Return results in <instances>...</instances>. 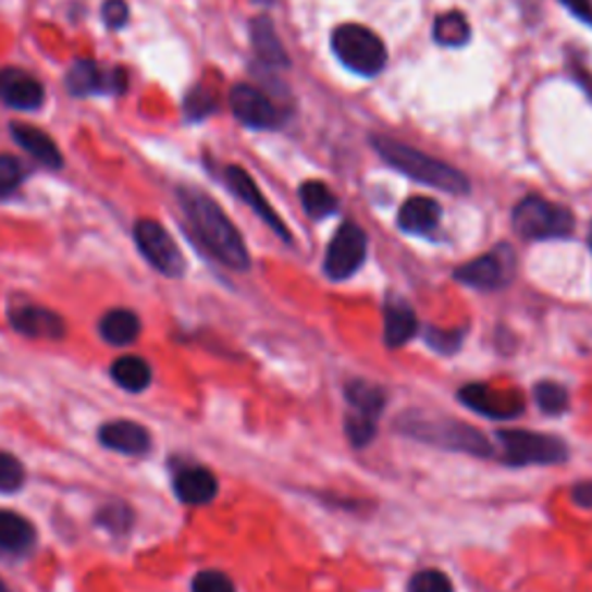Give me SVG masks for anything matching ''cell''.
I'll list each match as a JSON object with an SVG mask.
<instances>
[{"label":"cell","instance_id":"cell-9","mask_svg":"<svg viewBox=\"0 0 592 592\" xmlns=\"http://www.w3.org/2000/svg\"><path fill=\"white\" fill-rule=\"evenodd\" d=\"M368 238L366 232L355 225V222H343L338 232L333 234L326 257H324V273L331 281H347L355 275L366 262Z\"/></svg>","mask_w":592,"mask_h":592},{"label":"cell","instance_id":"cell-41","mask_svg":"<svg viewBox=\"0 0 592 592\" xmlns=\"http://www.w3.org/2000/svg\"><path fill=\"white\" fill-rule=\"evenodd\" d=\"M590 248H592V225H590Z\"/></svg>","mask_w":592,"mask_h":592},{"label":"cell","instance_id":"cell-25","mask_svg":"<svg viewBox=\"0 0 592 592\" xmlns=\"http://www.w3.org/2000/svg\"><path fill=\"white\" fill-rule=\"evenodd\" d=\"M111 378L125 388V392L139 394L151 384V366H148L141 357H121L114 366H111Z\"/></svg>","mask_w":592,"mask_h":592},{"label":"cell","instance_id":"cell-29","mask_svg":"<svg viewBox=\"0 0 592 592\" xmlns=\"http://www.w3.org/2000/svg\"><path fill=\"white\" fill-rule=\"evenodd\" d=\"M24 178H26L24 162L14 156L0 153V201L12 197L18 188H22Z\"/></svg>","mask_w":592,"mask_h":592},{"label":"cell","instance_id":"cell-36","mask_svg":"<svg viewBox=\"0 0 592 592\" xmlns=\"http://www.w3.org/2000/svg\"><path fill=\"white\" fill-rule=\"evenodd\" d=\"M130 8L125 5V0H107L102 5V18L109 28H123L127 24Z\"/></svg>","mask_w":592,"mask_h":592},{"label":"cell","instance_id":"cell-27","mask_svg":"<svg viewBox=\"0 0 592 592\" xmlns=\"http://www.w3.org/2000/svg\"><path fill=\"white\" fill-rule=\"evenodd\" d=\"M470 24L462 12H444L433 24V40L442 47H462L470 42Z\"/></svg>","mask_w":592,"mask_h":592},{"label":"cell","instance_id":"cell-8","mask_svg":"<svg viewBox=\"0 0 592 592\" xmlns=\"http://www.w3.org/2000/svg\"><path fill=\"white\" fill-rule=\"evenodd\" d=\"M135 240L146 262L166 278H181L185 273V257L172 234L156 220H139L135 225Z\"/></svg>","mask_w":592,"mask_h":592},{"label":"cell","instance_id":"cell-13","mask_svg":"<svg viewBox=\"0 0 592 592\" xmlns=\"http://www.w3.org/2000/svg\"><path fill=\"white\" fill-rule=\"evenodd\" d=\"M10 322L18 333H24L28 338L59 341L65 336V322L61 320V314H55L45 306L18 304L10 310Z\"/></svg>","mask_w":592,"mask_h":592},{"label":"cell","instance_id":"cell-37","mask_svg":"<svg viewBox=\"0 0 592 592\" xmlns=\"http://www.w3.org/2000/svg\"><path fill=\"white\" fill-rule=\"evenodd\" d=\"M213 100L209 98L207 90H193L188 102H185V111H188L190 119H203L213 111Z\"/></svg>","mask_w":592,"mask_h":592},{"label":"cell","instance_id":"cell-24","mask_svg":"<svg viewBox=\"0 0 592 592\" xmlns=\"http://www.w3.org/2000/svg\"><path fill=\"white\" fill-rule=\"evenodd\" d=\"M35 544V528L22 514L0 509V548L8 553H24Z\"/></svg>","mask_w":592,"mask_h":592},{"label":"cell","instance_id":"cell-12","mask_svg":"<svg viewBox=\"0 0 592 592\" xmlns=\"http://www.w3.org/2000/svg\"><path fill=\"white\" fill-rule=\"evenodd\" d=\"M65 84L72 96L86 98V96H100V92H123L127 86V79L121 67L102 70L96 61L79 59L70 67Z\"/></svg>","mask_w":592,"mask_h":592},{"label":"cell","instance_id":"cell-30","mask_svg":"<svg viewBox=\"0 0 592 592\" xmlns=\"http://www.w3.org/2000/svg\"><path fill=\"white\" fill-rule=\"evenodd\" d=\"M462 336H466V329H437L429 326L423 331V341L431 349L440 351V355H454L460 349Z\"/></svg>","mask_w":592,"mask_h":592},{"label":"cell","instance_id":"cell-20","mask_svg":"<svg viewBox=\"0 0 592 592\" xmlns=\"http://www.w3.org/2000/svg\"><path fill=\"white\" fill-rule=\"evenodd\" d=\"M419 320L415 310L400 299L384 306V343L386 347H403L417 336Z\"/></svg>","mask_w":592,"mask_h":592},{"label":"cell","instance_id":"cell-33","mask_svg":"<svg viewBox=\"0 0 592 592\" xmlns=\"http://www.w3.org/2000/svg\"><path fill=\"white\" fill-rule=\"evenodd\" d=\"M345 433L355 447H366V444L375 440L378 423H375V419H370V417L349 412V417L345 419Z\"/></svg>","mask_w":592,"mask_h":592},{"label":"cell","instance_id":"cell-34","mask_svg":"<svg viewBox=\"0 0 592 592\" xmlns=\"http://www.w3.org/2000/svg\"><path fill=\"white\" fill-rule=\"evenodd\" d=\"M407 592H454V585L447 574L437 569H421L410 579Z\"/></svg>","mask_w":592,"mask_h":592},{"label":"cell","instance_id":"cell-10","mask_svg":"<svg viewBox=\"0 0 592 592\" xmlns=\"http://www.w3.org/2000/svg\"><path fill=\"white\" fill-rule=\"evenodd\" d=\"M458 400L468 410L491 419H514L526 410V403L518 392L497 388L489 384H468L458 392Z\"/></svg>","mask_w":592,"mask_h":592},{"label":"cell","instance_id":"cell-7","mask_svg":"<svg viewBox=\"0 0 592 592\" xmlns=\"http://www.w3.org/2000/svg\"><path fill=\"white\" fill-rule=\"evenodd\" d=\"M516 273V255L509 246H497L495 250L481 255L472 262L462 264L456 269L454 278L458 283L481 289V292H493L503 289L514 281Z\"/></svg>","mask_w":592,"mask_h":592},{"label":"cell","instance_id":"cell-18","mask_svg":"<svg viewBox=\"0 0 592 592\" xmlns=\"http://www.w3.org/2000/svg\"><path fill=\"white\" fill-rule=\"evenodd\" d=\"M12 139L24 148L26 153H30L37 162L49 166V170H61L63 166V156L59 151L55 141L45 133L40 127H33L26 123H12Z\"/></svg>","mask_w":592,"mask_h":592},{"label":"cell","instance_id":"cell-14","mask_svg":"<svg viewBox=\"0 0 592 592\" xmlns=\"http://www.w3.org/2000/svg\"><path fill=\"white\" fill-rule=\"evenodd\" d=\"M0 102L18 111L40 109L45 102V86L24 70L3 67L0 70Z\"/></svg>","mask_w":592,"mask_h":592},{"label":"cell","instance_id":"cell-16","mask_svg":"<svg viewBox=\"0 0 592 592\" xmlns=\"http://www.w3.org/2000/svg\"><path fill=\"white\" fill-rule=\"evenodd\" d=\"M100 442L119 454L141 456L151 447V435L135 421H109L100 429Z\"/></svg>","mask_w":592,"mask_h":592},{"label":"cell","instance_id":"cell-31","mask_svg":"<svg viewBox=\"0 0 592 592\" xmlns=\"http://www.w3.org/2000/svg\"><path fill=\"white\" fill-rule=\"evenodd\" d=\"M96 523L114 534H125L133 528V511H130V507L123 503H111L100 509Z\"/></svg>","mask_w":592,"mask_h":592},{"label":"cell","instance_id":"cell-22","mask_svg":"<svg viewBox=\"0 0 592 592\" xmlns=\"http://www.w3.org/2000/svg\"><path fill=\"white\" fill-rule=\"evenodd\" d=\"M139 333H141V322L133 310H125V308L109 310L100 320V336L109 345H116V347L133 345L139 338Z\"/></svg>","mask_w":592,"mask_h":592},{"label":"cell","instance_id":"cell-40","mask_svg":"<svg viewBox=\"0 0 592 592\" xmlns=\"http://www.w3.org/2000/svg\"><path fill=\"white\" fill-rule=\"evenodd\" d=\"M0 592H8V588H5V583H3V581H0Z\"/></svg>","mask_w":592,"mask_h":592},{"label":"cell","instance_id":"cell-19","mask_svg":"<svg viewBox=\"0 0 592 592\" xmlns=\"http://www.w3.org/2000/svg\"><path fill=\"white\" fill-rule=\"evenodd\" d=\"M442 218L440 203L431 197H412L403 203L398 213V227L407 234L425 236L437 230Z\"/></svg>","mask_w":592,"mask_h":592},{"label":"cell","instance_id":"cell-2","mask_svg":"<svg viewBox=\"0 0 592 592\" xmlns=\"http://www.w3.org/2000/svg\"><path fill=\"white\" fill-rule=\"evenodd\" d=\"M373 146L375 151L384 158V162L392 164L396 172L405 174L407 178L419 181L423 185H429V188H437L452 195H466L470 190L466 174L458 172L456 166L425 156L412 146L400 144L392 137H373Z\"/></svg>","mask_w":592,"mask_h":592},{"label":"cell","instance_id":"cell-4","mask_svg":"<svg viewBox=\"0 0 592 592\" xmlns=\"http://www.w3.org/2000/svg\"><path fill=\"white\" fill-rule=\"evenodd\" d=\"M514 230L516 234L526 240H551V238H565L571 236L574 220L571 211L553 203L540 195H530L516 203L514 215Z\"/></svg>","mask_w":592,"mask_h":592},{"label":"cell","instance_id":"cell-26","mask_svg":"<svg viewBox=\"0 0 592 592\" xmlns=\"http://www.w3.org/2000/svg\"><path fill=\"white\" fill-rule=\"evenodd\" d=\"M299 197L304 211L314 220L329 218L338 211V197L322 181H306L299 188Z\"/></svg>","mask_w":592,"mask_h":592},{"label":"cell","instance_id":"cell-39","mask_svg":"<svg viewBox=\"0 0 592 592\" xmlns=\"http://www.w3.org/2000/svg\"><path fill=\"white\" fill-rule=\"evenodd\" d=\"M571 497L581 509H592V481H581V484L574 486Z\"/></svg>","mask_w":592,"mask_h":592},{"label":"cell","instance_id":"cell-1","mask_svg":"<svg viewBox=\"0 0 592 592\" xmlns=\"http://www.w3.org/2000/svg\"><path fill=\"white\" fill-rule=\"evenodd\" d=\"M181 209L188 218L199 244L207 248L220 264H225L232 271H248L250 255L244 244V236L232 225V220L225 215L218 203L195 188L178 190Z\"/></svg>","mask_w":592,"mask_h":592},{"label":"cell","instance_id":"cell-21","mask_svg":"<svg viewBox=\"0 0 592 592\" xmlns=\"http://www.w3.org/2000/svg\"><path fill=\"white\" fill-rule=\"evenodd\" d=\"M250 35H252V47L255 53L262 59L269 67H287L289 59L283 42L278 40V33L271 24V18L267 16H257L250 24Z\"/></svg>","mask_w":592,"mask_h":592},{"label":"cell","instance_id":"cell-17","mask_svg":"<svg viewBox=\"0 0 592 592\" xmlns=\"http://www.w3.org/2000/svg\"><path fill=\"white\" fill-rule=\"evenodd\" d=\"M174 493L185 505H209L218 495V479L207 468H183L174 477Z\"/></svg>","mask_w":592,"mask_h":592},{"label":"cell","instance_id":"cell-35","mask_svg":"<svg viewBox=\"0 0 592 592\" xmlns=\"http://www.w3.org/2000/svg\"><path fill=\"white\" fill-rule=\"evenodd\" d=\"M193 592H236V588L227 574H222L218 569H207L199 571L193 579Z\"/></svg>","mask_w":592,"mask_h":592},{"label":"cell","instance_id":"cell-38","mask_svg":"<svg viewBox=\"0 0 592 592\" xmlns=\"http://www.w3.org/2000/svg\"><path fill=\"white\" fill-rule=\"evenodd\" d=\"M560 3L583 24L592 26V0H560Z\"/></svg>","mask_w":592,"mask_h":592},{"label":"cell","instance_id":"cell-32","mask_svg":"<svg viewBox=\"0 0 592 592\" xmlns=\"http://www.w3.org/2000/svg\"><path fill=\"white\" fill-rule=\"evenodd\" d=\"M24 466L12 454L0 452V493H14L24 486Z\"/></svg>","mask_w":592,"mask_h":592},{"label":"cell","instance_id":"cell-3","mask_svg":"<svg viewBox=\"0 0 592 592\" xmlns=\"http://www.w3.org/2000/svg\"><path fill=\"white\" fill-rule=\"evenodd\" d=\"M396 429L407 437H415L419 442L433 444V447L447 449V452H460V454H470L479 458L493 456V447L484 437V433L474 429V425L458 419L410 412L400 417Z\"/></svg>","mask_w":592,"mask_h":592},{"label":"cell","instance_id":"cell-15","mask_svg":"<svg viewBox=\"0 0 592 592\" xmlns=\"http://www.w3.org/2000/svg\"><path fill=\"white\" fill-rule=\"evenodd\" d=\"M225 176H227V185L234 190V195H236L238 199H244V201L248 203V207H250L259 218H262V220L267 222V225H269L278 236H281L283 240H289V230L285 227V222H283L281 218H278V213L271 209V203L264 199L262 193H259L257 183L250 178V174L240 170V166L232 164V166H227Z\"/></svg>","mask_w":592,"mask_h":592},{"label":"cell","instance_id":"cell-23","mask_svg":"<svg viewBox=\"0 0 592 592\" xmlns=\"http://www.w3.org/2000/svg\"><path fill=\"white\" fill-rule=\"evenodd\" d=\"M345 398L355 415L378 419L386 405L384 388L368 380H351L345 384Z\"/></svg>","mask_w":592,"mask_h":592},{"label":"cell","instance_id":"cell-11","mask_svg":"<svg viewBox=\"0 0 592 592\" xmlns=\"http://www.w3.org/2000/svg\"><path fill=\"white\" fill-rule=\"evenodd\" d=\"M230 104L234 116L252 130H275L283 125V111L250 84H236L230 92Z\"/></svg>","mask_w":592,"mask_h":592},{"label":"cell","instance_id":"cell-6","mask_svg":"<svg viewBox=\"0 0 592 592\" xmlns=\"http://www.w3.org/2000/svg\"><path fill=\"white\" fill-rule=\"evenodd\" d=\"M497 442L503 447V462L511 468L555 466L567 460V444L548 433L534 431H499Z\"/></svg>","mask_w":592,"mask_h":592},{"label":"cell","instance_id":"cell-5","mask_svg":"<svg viewBox=\"0 0 592 592\" xmlns=\"http://www.w3.org/2000/svg\"><path fill=\"white\" fill-rule=\"evenodd\" d=\"M338 61L361 77H375L386 65V47L382 37L359 24H343L331 37Z\"/></svg>","mask_w":592,"mask_h":592},{"label":"cell","instance_id":"cell-28","mask_svg":"<svg viewBox=\"0 0 592 592\" xmlns=\"http://www.w3.org/2000/svg\"><path fill=\"white\" fill-rule=\"evenodd\" d=\"M534 403L544 415L555 417V415L567 412L569 394H567V388L563 384L544 380V382H540L534 386Z\"/></svg>","mask_w":592,"mask_h":592}]
</instances>
